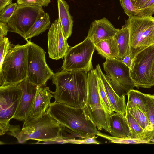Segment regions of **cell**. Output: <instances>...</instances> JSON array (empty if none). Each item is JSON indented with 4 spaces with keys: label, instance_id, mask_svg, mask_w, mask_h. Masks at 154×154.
Wrapping results in <instances>:
<instances>
[{
    "label": "cell",
    "instance_id": "6da1fadb",
    "mask_svg": "<svg viewBox=\"0 0 154 154\" xmlns=\"http://www.w3.org/2000/svg\"><path fill=\"white\" fill-rule=\"evenodd\" d=\"M88 73L81 70L62 71L52 77L56 87L53 94L55 102L69 106L83 108L87 94Z\"/></svg>",
    "mask_w": 154,
    "mask_h": 154
},
{
    "label": "cell",
    "instance_id": "7a4b0ae2",
    "mask_svg": "<svg viewBox=\"0 0 154 154\" xmlns=\"http://www.w3.org/2000/svg\"><path fill=\"white\" fill-rule=\"evenodd\" d=\"M46 112L61 125L84 137L98 136L100 133L95 124L88 119L83 108L54 101L50 103Z\"/></svg>",
    "mask_w": 154,
    "mask_h": 154
},
{
    "label": "cell",
    "instance_id": "3957f363",
    "mask_svg": "<svg viewBox=\"0 0 154 154\" xmlns=\"http://www.w3.org/2000/svg\"><path fill=\"white\" fill-rule=\"evenodd\" d=\"M62 125L47 112L42 117L32 122L19 126L11 125L9 134L22 143L29 140L38 141H53L58 138Z\"/></svg>",
    "mask_w": 154,
    "mask_h": 154
},
{
    "label": "cell",
    "instance_id": "277c9868",
    "mask_svg": "<svg viewBox=\"0 0 154 154\" xmlns=\"http://www.w3.org/2000/svg\"><path fill=\"white\" fill-rule=\"evenodd\" d=\"M28 44L11 48L0 68V86L17 85L27 77Z\"/></svg>",
    "mask_w": 154,
    "mask_h": 154
},
{
    "label": "cell",
    "instance_id": "5b68a950",
    "mask_svg": "<svg viewBox=\"0 0 154 154\" xmlns=\"http://www.w3.org/2000/svg\"><path fill=\"white\" fill-rule=\"evenodd\" d=\"M129 31L128 55L132 60L138 53L154 45V17L135 16L126 21Z\"/></svg>",
    "mask_w": 154,
    "mask_h": 154
},
{
    "label": "cell",
    "instance_id": "8992f818",
    "mask_svg": "<svg viewBox=\"0 0 154 154\" xmlns=\"http://www.w3.org/2000/svg\"><path fill=\"white\" fill-rule=\"evenodd\" d=\"M88 119L98 129L109 132L108 117L101 105L98 91V77L95 69L88 73L87 94L86 103L83 108Z\"/></svg>",
    "mask_w": 154,
    "mask_h": 154
},
{
    "label": "cell",
    "instance_id": "52a82bcc",
    "mask_svg": "<svg viewBox=\"0 0 154 154\" xmlns=\"http://www.w3.org/2000/svg\"><path fill=\"white\" fill-rule=\"evenodd\" d=\"M26 41L28 44L27 79L37 86H45L54 74L47 63L46 52L30 40Z\"/></svg>",
    "mask_w": 154,
    "mask_h": 154
},
{
    "label": "cell",
    "instance_id": "ba28073f",
    "mask_svg": "<svg viewBox=\"0 0 154 154\" xmlns=\"http://www.w3.org/2000/svg\"><path fill=\"white\" fill-rule=\"evenodd\" d=\"M130 74L137 88H150L154 85V45L135 56Z\"/></svg>",
    "mask_w": 154,
    "mask_h": 154
},
{
    "label": "cell",
    "instance_id": "9c48e42d",
    "mask_svg": "<svg viewBox=\"0 0 154 154\" xmlns=\"http://www.w3.org/2000/svg\"><path fill=\"white\" fill-rule=\"evenodd\" d=\"M107 81L119 97L125 96L135 87L130 74V68L122 60L107 58L103 64Z\"/></svg>",
    "mask_w": 154,
    "mask_h": 154
},
{
    "label": "cell",
    "instance_id": "30bf717a",
    "mask_svg": "<svg viewBox=\"0 0 154 154\" xmlns=\"http://www.w3.org/2000/svg\"><path fill=\"white\" fill-rule=\"evenodd\" d=\"M95 49L93 42L87 37L75 46L70 47L64 57L62 70L88 72L93 69L92 60Z\"/></svg>",
    "mask_w": 154,
    "mask_h": 154
},
{
    "label": "cell",
    "instance_id": "8fae6325",
    "mask_svg": "<svg viewBox=\"0 0 154 154\" xmlns=\"http://www.w3.org/2000/svg\"><path fill=\"white\" fill-rule=\"evenodd\" d=\"M22 93L19 85L11 84L0 87V135L8 131L9 122L13 118Z\"/></svg>",
    "mask_w": 154,
    "mask_h": 154
},
{
    "label": "cell",
    "instance_id": "7c38bea8",
    "mask_svg": "<svg viewBox=\"0 0 154 154\" xmlns=\"http://www.w3.org/2000/svg\"><path fill=\"white\" fill-rule=\"evenodd\" d=\"M45 12L42 7L18 5L7 24L8 31L17 33L25 39L28 31Z\"/></svg>",
    "mask_w": 154,
    "mask_h": 154
},
{
    "label": "cell",
    "instance_id": "4fadbf2b",
    "mask_svg": "<svg viewBox=\"0 0 154 154\" xmlns=\"http://www.w3.org/2000/svg\"><path fill=\"white\" fill-rule=\"evenodd\" d=\"M48 51L49 57L58 60L64 57L70 47L58 19L51 24L48 34Z\"/></svg>",
    "mask_w": 154,
    "mask_h": 154
},
{
    "label": "cell",
    "instance_id": "5bb4252c",
    "mask_svg": "<svg viewBox=\"0 0 154 154\" xmlns=\"http://www.w3.org/2000/svg\"><path fill=\"white\" fill-rule=\"evenodd\" d=\"M54 92L48 87L37 86L36 93L32 108L28 117L24 121L23 125L36 121L47 112V110L51 103L50 100Z\"/></svg>",
    "mask_w": 154,
    "mask_h": 154
},
{
    "label": "cell",
    "instance_id": "9a60e30c",
    "mask_svg": "<svg viewBox=\"0 0 154 154\" xmlns=\"http://www.w3.org/2000/svg\"><path fill=\"white\" fill-rule=\"evenodd\" d=\"M22 89L20 101L13 118L24 121L29 114L37 86L26 78L19 84Z\"/></svg>",
    "mask_w": 154,
    "mask_h": 154
},
{
    "label": "cell",
    "instance_id": "2e32d148",
    "mask_svg": "<svg viewBox=\"0 0 154 154\" xmlns=\"http://www.w3.org/2000/svg\"><path fill=\"white\" fill-rule=\"evenodd\" d=\"M119 29L107 19L103 17L92 23L86 37L95 43L113 37Z\"/></svg>",
    "mask_w": 154,
    "mask_h": 154
},
{
    "label": "cell",
    "instance_id": "e0dca14e",
    "mask_svg": "<svg viewBox=\"0 0 154 154\" xmlns=\"http://www.w3.org/2000/svg\"><path fill=\"white\" fill-rule=\"evenodd\" d=\"M95 70L102 82L112 110L117 113L125 116L127 104L125 96L120 97L116 93L106 79L99 64L96 66Z\"/></svg>",
    "mask_w": 154,
    "mask_h": 154
},
{
    "label": "cell",
    "instance_id": "ac0fdd59",
    "mask_svg": "<svg viewBox=\"0 0 154 154\" xmlns=\"http://www.w3.org/2000/svg\"><path fill=\"white\" fill-rule=\"evenodd\" d=\"M109 133L111 136L119 138H130L131 132L125 116L114 112L108 117Z\"/></svg>",
    "mask_w": 154,
    "mask_h": 154
},
{
    "label": "cell",
    "instance_id": "d6986e66",
    "mask_svg": "<svg viewBox=\"0 0 154 154\" xmlns=\"http://www.w3.org/2000/svg\"><path fill=\"white\" fill-rule=\"evenodd\" d=\"M58 20L64 35L67 39L72 33L73 20L69 11V6L64 0H57Z\"/></svg>",
    "mask_w": 154,
    "mask_h": 154
},
{
    "label": "cell",
    "instance_id": "ffe728a7",
    "mask_svg": "<svg viewBox=\"0 0 154 154\" xmlns=\"http://www.w3.org/2000/svg\"><path fill=\"white\" fill-rule=\"evenodd\" d=\"M94 44L98 53L106 59H119L117 45L113 37Z\"/></svg>",
    "mask_w": 154,
    "mask_h": 154
},
{
    "label": "cell",
    "instance_id": "44dd1931",
    "mask_svg": "<svg viewBox=\"0 0 154 154\" xmlns=\"http://www.w3.org/2000/svg\"><path fill=\"white\" fill-rule=\"evenodd\" d=\"M113 38L117 45L119 60H122L128 55L129 47V31L125 24L119 29Z\"/></svg>",
    "mask_w": 154,
    "mask_h": 154
},
{
    "label": "cell",
    "instance_id": "7402d4cb",
    "mask_svg": "<svg viewBox=\"0 0 154 154\" xmlns=\"http://www.w3.org/2000/svg\"><path fill=\"white\" fill-rule=\"evenodd\" d=\"M126 110L129 112L142 128L147 133L149 140L153 128L146 113L136 106L127 103Z\"/></svg>",
    "mask_w": 154,
    "mask_h": 154
},
{
    "label": "cell",
    "instance_id": "603a6c76",
    "mask_svg": "<svg viewBox=\"0 0 154 154\" xmlns=\"http://www.w3.org/2000/svg\"><path fill=\"white\" fill-rule=\"evenodd\" d=\"M51 20L48 13H45L38 18L26 34L25 40L37 36L49 29Z\"/></svg>",
    "mask_w": 154,
    "mask_h": 154
},
{
    "label": "cell",
    "instance_id": "cb8c5ba5",
    "mask_svg": "<svg viewBox=\"0 0 154 154\" xmlns=\"http://www.w3.org/2000/svg\"><path fill=\"white\" fill-rule=\"evenodd\" d=\"M127 103L136 106L143 111L146 113L148 106L146 94L133 89L129 91Z\"/></svg>",
    "mask_w": 154,
    "mask_h": 154
},
{
    "label": "cell",
    "instance_id": "d4e9b609",
    "mask_svg": "<svg viewBox=\"0 0 154 154\" xmlns=\"http://www.w3.org/2000/svg\"><path fill=\"white\" fill-rule=\"evenodd\" d=\"M125 117L131 132V138L149 139L147 133L142 128L129 112L126 110Z\"/></svg>",
    "mask_w": 154,
    "mask_h": 154
},
{
    "label": "cell",
    "instance_id": "484cf974",
    "mask_svg": "<svg viewBox=\"0 0 154 154\" xmlns=\"http://www.w3.org/2000/svg\"><path fill=\"white\" fill-rule=\"evenodd\" d=\"M98 91L101 105L106 113L108 115H111L114 112L112 110L102 82L100 78L98 76Z\"/></svg>",
    "mask_w": 154,
    "mask_h": 154
},
{
    "label": "cell",
    "instance_id": "4316f807",
    "mask_svg": "<svg viewBox=\"0 0 154 154\" xmlns=\"http://www.w3.org/2000/svg\"><path fill=\"white\" fill-rule=\"evenodd\" d=\"M108 140L109 142L121 144L150 143V140L147 139L130 138H119L113 137L100 133L98 135Z\"/></svg>",
    "mask_w": 154,
    "mask_h": 154
},
{
    "label": "cell",
    "instance_id": "83f0119b",
    "mask_svg": "<svg viewBox=\"0 0 154 154\" xmlns=\"http://www.w3.org/2000/svg\"><path fill=\"white\" fill-rule=\"evenodd\" d=\"M120 2L125 12L129 17L143 16L140 11L135 7L132 0H120Z\"/></svg>",
    "mask_w": 154,
    "mask_h": 154
},
{
    "label": "cell",
    "instance_id": "f1b7e54d",
    "mask_svg": "<svg viewBox=\"0 0 154 154\" xmlns=\"http://www.w3.org/2000/svg\"><path fill=\"white\" fill-rule=\"evenodd\" d=\"M148 106V111L146 113L153 128L149 139L154 136V95L146 94Z\"/></svg>",
    "mask_w": 154,
    "mask_h": 154
},
{
    "label": "cell",
    "instance_id": "f546056e",
    "mask_svg": "<svg viewBox=\"0 0 154 154\" xmlns=\"http://www.w3.org/2000/svg\"><path fill=\"white\" fill-rule=\"evenodd\" d=\"M18 4L12 3L0 11V22L7 23L14 14Z\"/></svg>",
    "mask_w": 154,
    "mask_h": 154
},
{
    "label": "cell",
    "instance_id": "4dcf8cb0",
    "mask_svg": "<svg viewBox=\"0 0 154 154\" xmlns=\"http://www.w3.org/2000/svg\"><path fill=\"white\" fill-rule=\"evenodd\" d=\"M11 47V43L8 37H5L0 40V68Z\"/></svg>",
    "mask_w": 154,
    "mask_h": 154
},
{
    "label": "cell",
    "instance_id": "1f68e13d",
    "mask_svg": "<svg viewBox=\"0 0 154 154\" xmlns=\"http://www.w3.org/2000/svg\"><path fill=\"white\" fill-rule=\"evenodd\" d=\"M51 0H17L18 5L38 6L41 7L48 6Z\"/></svg>",
    "mask_w": 154,
    "mask_h": 154
},
{
    "label": "cell",
    "instance_id": "d6a6232c",
    "mask_svg": "<svg viewBox=\"0 0 154 154\" xmlns=\"http://www.w3.org/2000/svg\"><path fill=\"white\" fill-rule=\"evenodd\" d=\"M96 135H92L85 138L75 139L71 140L69 141L68 143L74 144H99L100 143L96 140Z\"/></svg>",
    "mask_w": 154,
    "mask_h": 154
},
{
    "label": "cell",
    "instance_id": "836d02e7",
    "mask_svg": "<svg viewBox=\"0 0 154 154\" xmlns=\"http://www.w3.org/2000/svg\"><path fill=\"white\" fill-rule=\"evenodd\" d=\"M139 10L143 16H152L154 14V0H149Z\"/></svg>",
    "mask_w": 154,
    "mask_h": 154
},
{
    "label": "cell",
    "instance_id": "e575fe53",
    "mask_svg": "<svg viewBox=\"0 0 154 154\" xmlns=\"http://www.w3.org/2000/svg\"><path fill=\"white\" fill-rule=\"evenodd\" d=\"M8 32L7 23L0 22V40L5 37Z\"/></svg>",
    "mask_w": 154,
    "mask_h": 154
},
{
    "label": "cell",
    "instance_id": "d590c367",
    "mask_svg": "<svg viewBox=\"0 0 154 154\" xmlns=\"http://www.w3.org/2000/svg\"><path fill=\"white\" fill-rule=\"evenodd\" d=\"M149 0H135L133 4L137 9L139 10Z\"/></svg>",
    "mask_w": 154,
    "mask_h": 154
},
{
    "label": "cell",
    "instance_id": "8d00e7d4",
    "mask_svg": "<svg viewBox=\"0 0 154 154\" xmlns=\"http://www.w3.org/2000/svg\"><path fill=\"white\" fill-rule=\"evenodd\" d=\"M122 60V62L129 68H131L132 60L128 55L126 56Z\"/></svg>",
    "mask_w": 154,
    "mask_h": 154
},
{
    "label": "cell",
    "instance_id": "74e56055",
    "mask_svg": "<svg viewBox=\"0 0 154 154\" xmlns=\"http://www.w3.org/2000/svg\"><path fill=\"white\" fill-rule=\"evenodd\" d=\"M12 0H0V11L7 6L11 4Z\"/></svg>",
    "mask_w": 154,
    "mask_h": 154
},
{
    "label": "cell",
    "instance_id": "f35d334b",
    "mask_svg": "<svg viewBox=\"0 0 154 154\" xmlns=\"http://www.w3.org/2000/svg\"><path fill=\"white\" fill-rule=\"evenodd\" d=\"M150 143H154V136L149 139Z\"/></svg>",
    "mask_w": 154,
    "mask_h": 154
},
{
    "label": "cell",
    "instance_id": "ab89813d",
    "mask_svg": "<svg viewBox=\"0 0 154 154\" xmlns=\"http://www.w3.org/2000/svg\"><path fill=\"white\" fill-rule=\"evenodd\" d=\"M133 3L135 1V0H132Z\"/></svg>",
    "mask_w": 154,
    "mask_h": 154
}]
</instances>
